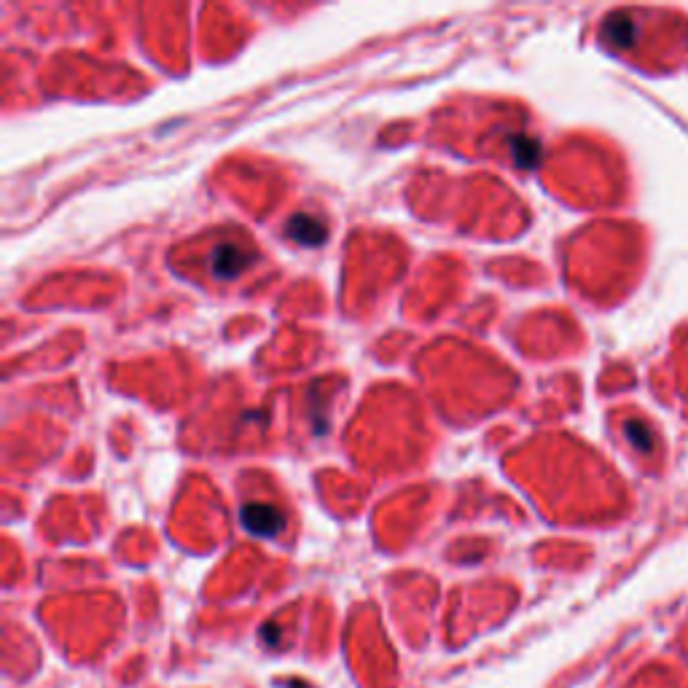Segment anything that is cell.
Instances as JSON below:
<instances>
[{
  "label": "cell",
  "instance_id": "1",
  "mask_svg": "<svg viewBox=\"0 0 688 688\" xmlns=\"http://www.w3.org/2000/svg\"><path fill=\"white\" fill-rule=\"evenodd\" d=\"M253 264V253L248 248H242L239 242H221L213 250L210 258V269L218 280H231L239 278L248 267Z\"/></svg>",
  "mask_w": 688,
  "mask_h": 688
},
{
  "label": "cell",
  "instance_id": "2",
  "mask_svg": "<svg viewBox=\"0 0 688 688\" xmlns=\"http://www.w3.org/2000/svg\"><path fill=\"white\" fill-rule=\"evenodd\" d=\"M242 524L248 532L258 538H275L278 532H283L286 519L280 514V509L272 503H248L242 509Z\"/></svg>",
  "mask_w": 688,
  "mask_h": 688
},
{
  "label": "cell",
  "instance_id": "3",
  "mask_svg": "<svg viewBox=\"0 0 688 688\" xmlns=\"http://www.w3.org/2000/svg\"><path fill=\"white\" fill-rule=\"evenodd\" d=\"M288 237L298 245H307V248H318L323 239H326V227L312 218V216H293L288 221Z\"/></svg>",
  "mask_w": 688,
  "mask_h": 688
},
{
  "label": "cell",
  "instance_id": "4",
  "mask_svg": "<svg viewBox=\"0 0 688 688\" xmlns=\"http://www.w3.org/2000/svg\"><path fill=\"white\" fill-rule=\"evenodd\" d=\"M602 35L608 38V44H613L619 49H630L637 41V27L627 16H611L602 27Z\"/></svg>",
  "mask_w": 688,
  "mask_h": 688
},
{
  "label": "cell",
  "instance_id": "5",
  "mask_svg": "<svg viewBox=\"0 0 688 688\" xmlns=\"http://www.w3.org/2000/svg\"><path fill=\"white\" fill-rule=\"evenodd\" d=\"M511 146H514V159L521 165V167H532V165H538V159H541V146L535 143V140H530V137H516L511 140Z\"/></svg>",
  "mask_w": 688,
  "mask_h": 688
},
{
  "label": "cell",
  "instance_id": "6",
  "mask_svg": "<svg viewBox=\"0 0 688 688\" xmlns=\"http://www.w3.org/2000/svg\"><path fill=\"white\" fill-rule=\"evenodd\" d=\"M624 433H627V439H630L640 452H648V450L653 447V439H651L648 428H645L642 422H637V420H630V422H627V430H624Z\"/></svg>",
  "mask_w": 688,
  "mask_h": 688
},
{
  "label": "cell",
  "instance_id": "7",
  "mask_svg": "<svg viewBox=\"0 0 688 688\" xmlns=\"http://www.w3.org/2000/svg\"><path fill=\"white\" fill-rule=\"evenodd\" d=\"M286 688H307L304 683H298V681H293V683H286Z\"/></svg>",
  "mask_w": 688,
  "mask_h": 688
}]
</instances>
